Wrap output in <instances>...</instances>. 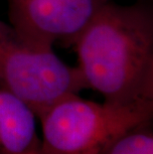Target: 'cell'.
<instances>
[{"mask_svg": "<svg viewBox=\"0 0 153 154\" xmlns=\"http://www.w3.org/2000/svg\"><path fill=\"white\" fill-rule=\"evenodd\" d=\"M36 119L23 100L0 85V154L37 152Z\"/></svg>", "mask_w": 153, "mask_h": 154, "instance_id": "cell-5", "label": "cell"}, {"mask_svg": "<svg viewBox=\"0 0 153 154\" xmlns=\"http://www.w3.org/2000/svg\"><path fill=\"white\" fill-rule=\"evenodd\" d=\"M106 0H7L9 24L39 44L73 47Z\"/></svg>", "mask_w": 153, "mask_h": 154, "instance_id": "cell-4", "label": "cell"}, {"mask_svg": "<svg viewBox=\"0 0 153 154\" xmlns=\"http://www.w3.org/2000/svg\"><path fill=\"white\" fill-rule=\"evenodd\" d=\"M153 100L103 103L72 94L50 107L39 120L38 154H103L119 137L149 123Z\"/></svg>", "mask_w": 153, "mask_h": 154, "instance_id": "cell-2", "label": "cell"}, {"mask_svg": "<svg viewBox=\"0 0 153 154\" xmlns=\"http://www.w3.org/2000/svg\"><path fill=\"white\" fill-rule=\"evenodd\" d=\"M0 85L22 100L37 119L58 101L87 90L77 67L54 48L24 37L0 20Z\"/></svg>", "mask_w": 153, "mask_h": 154, "instance_id": "cell-3", "label": "cell"}, {"mask_svg": "<svg viewBox=\"0 0 153 154\" xmlns=\"http://www.w3.org/2000/svg\"><path fill=\"white\" fill-rule=\"evenodd\" d=\"M149 123L125 133L113 142L103 154H153L152 132Z\"/></svg>", "mask_w": 153, "mask_h": 154, "instance_id": "cell-6", "label": "cell"}, {"mask_svg": "<svg viewBox=\"0 0 153 154\" xmlns=\"http://www.w3.org/2000/svg\"><path fill=\"white\" fill-rule=\"evenodd\" d=\"M24 154H38L37 152H28V153H24Z\"/></svg>", "mask_w": 153, "mask_h": 154, "instance_id": "cell-7", "label": "cell"}, {"mask_svg": "<svg viewBox=\"0 0 153 154\" xmlns=\"http://www.w3.org/2000/svg\"><path fill=\"white\" fill-rule=\"evenodd\" d=\"M87 88L110 103L153 100V4L106 0L73 45Z\"/></svg>", "mask_w": 153, "mask_h": 154, "instance_id": "cell-1", "label": "cell"}]
</instances>
